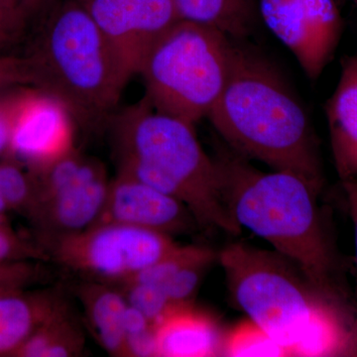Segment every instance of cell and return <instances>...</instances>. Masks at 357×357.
<instances>
[{
  "label": "cell",
  "mask_w": 357,
  "mask_h": 357,
  "mask_svg": "<svg viewBox=\"0 0 357 357\" xmlns=\"http://www.w3.org/2000/svg\"><path fill=\"white\" fill-rule=\"evenodd\" d=\"M218 261L237 306L288 356L314 311L328 300L340 299L314 287L297 265L277 251L231 243L218 252Z\"/></svg>",
  "instance_id": "8992f818"
},
{
  "label": "cell",
  "mask_w": 357,
  "mask_h": 357,
  "mask_svg": "<svg viewBox=\"0 0 357 357\" xmlns=\"http://www.w3.org/2000/svg\"><path fill=\"white\" fill-rule=\"evenodd\" d=\"M43 276L44 272L35 261L0 263V294L26 290Z\"/></svg>",
  "instance_id": "d4e9b609"
},
{
  "label": "cell",
  "mask_w": 357,
  "mask_h": 357,
  "mask_svg": "<svg viewBox=\"0 0 357 357\" xmlns=\"http://www.w3.org/2000/svg\"><path fill=\"white\" fill-rule=\"evenodd\" d=\"M35 174L38 195L28 220L45 250L57 239L98 222L110 185L100 162L74 149Z\"/></svg>",
  "instance_id": "52a82bcc"
},
{
  "label": "cell",
  "mask_w": 357,
  "mask_h": 357,
  "mask_svg": "<svg viewBox=\"0 0 357 357\" xmlns=\"http://www.w3.org/2000/svg\"><path fill=\"white\" fill-rule=\"evenodd\" d=\"M9 213H10V211H9L8 206H6V204L4 203L3 199H2L1 197H0V213L8 215Z\"/></svg>",
  "instance_id": "f546056e"
},
{
  "label": "cell",
  "mask_w": 357,
  "mask_h": 357,
  "mask_svg": "<svg viewBox=\"0 0 357 357\" xmlns=\"http://www.w3.org/2000/svg\"><path fill=\"white\" fill-rule=\"evenodd\" d=\"M28 24L20 0H0V54H13L11 49L20 43Z\"/></svg>",
  "instance_id": "cb8c5ba5"
},
{
  "label": "cell",
  "mask_w": 357,
  "mask_h": 357,
  "mask_svg": "<svg viewBox=\"0 0 357 357\" xmlns=\"http://www.w3.org/2000/svg\"><path fill=\"white\" fill-rule=\"evenodd\" d=\"M38 195L36 174L17 160L6 156L0 159V197L10 213L29 217Z\"/></svg>",
  "instance_id": "ffe728a7"
},
{
  "label": "cell",
  "mask_w": 357,
  "mask_h": 357,
  "mask_svg": "<svg viewBox=\"0 0 357 357\" xmlns=\"http://www.w3.org/2000/svg\"><path fill=\"white\" fill-rule=\"evenodd\" d=\"M11 134L6 156L37 172L74 150V115L43 89L18 86L10 93Z\"/></svg>",
  "instance_id": "9c48e42d"
},
{
  "label": "cell",
  "mask_w": 357,
  "mask_h": 357,
  "mask_svg": "<svg viewBox=\"0 0 357 357\" xmlns=\"http://www.w3.org/2000/svg\"><path fill=\"white\" fill-rule=\"evenodd\" d=\"M49 255L39 243L16 234L10 225H0V263L40 261Z\"/></svg>",
  "instance_id": "603a6c76"
},
{
  "label": "cell",
  "mask_w": 357,
  "mask_h": 357,
  "mask_svg": "<svg viewBox=\"0 0 357 357\" xmlns=\"http://www.w3.org/2000/svg\"><path fill=\"white\" fill-rule=\"evenodd\" d=\"M79 297L100 344L112 356H126L124 314L128 304L122 291L93 282L79 289Z\"/></svg>",
  "instance_id": "e0dca14e"
},
{
  "label": "cell",
  "mask_w": 357,
  "mask_h": 357,
  "mask_svg": "<svg viewBox=\"0 0 357 357\" xmlns=\"http://www.w3.org/2000/svg\"><path fill=\"white\" fill-rule=\"evenodd\" d=\"M338 177L357 184V56L344 59L337 88L326 107Z\"/></svg>",
  "instance_id": "7c38bea8"
},
{
  "label": "cell",
  "mask_w": 357,
  "mask_h": 357,
  "mask_svg": "<svg viewBox=\"0 0 357 357\" xmlns=\"http://www.w3.org/2000/svg\"><path fill=\"white\" fill-rule=\"evenodd\" d=\"M122 287V293L129 306L142 312L154 326L161 323L176 307L183 306L174 305L161 289L150 284L130 281L123 284Z\"/></svg>",
  "instance_id": "7402d4cb"
},
{
  "label": "cell",
  "mask_w": 357,
  "mask_h": 357,
  "mask_svg": "<svg viewBox=\"0 0 357 357\" xmlns=\"http://www.w3.org/2000/svg\"><path fill=\"white\" fill-rule=\"evenodd\" d=\"M178 246L163 232L102 222L57 239L46 251L49 257L73 271L102 283L123 285Z\"/></svg>",
  "instance_id": "ba28073f"
},
{
  "label": "cell",
  "mask_w": 357,
  "mask_h": 357,
  "mask_svg": "<svg viewBox=\"0 0 357 357\" xmlns=\"http://www.w3.org/2000/svg\"><path fill=\"white\" fill-rule=\"evenodd\" d=\"M265 24L292 52L307 77L321 75L312 44V31L318 21L316 0H257Z\"/></svg>",
  "instance_id": "4fadbf2b"
},
{
  "label": "cell",
  "mask_w": 357,
  "mask_h": 357,
  "mask_svg": "<svg viewBox=\"0 0 357 357\" xmlns=\"http://www.w3.org/2000/svg\"><path fill=\"white\" fill-rule=\"evenodd\" d=\"M347 204H349V215H351L354 230V245H356V268L357 274V184L344 183L342 184Z\"/></svg>",
  "instance_id": "83f0119b"
},
{
  "label": "cell",
  "mask_w": 357,
  "mask_h": 357,
  "mask_svg": "<svg viewBox=\"0 0 357 357\" xmlns=\"http://www.w3.org/2000/svg\"><path fill=\"white\" fill-rule=\"evenodd\" d=\"M102 222L124 223L169 236L199 225L191 211L178 199L121 174L110 181L105 208L96 223Z\"/></svg>",
  "instance_id": "8fae6325"
},
{
  "label": "cell",
  "mask_w": 357,
  "mask_h": 357,
  "mask_svg": "<svg viewBox=\"0 0 357 357\" xmlns=\"http://www.w3.org/2000/svg\"><path fill=\"white\" fill-rule=\"evenodd\" d=\"M32 86L29 65L24 56L0 54V91Z\"/></svg>",
  "instance_id": "484cf974"
},
{
  "label": "cell",
  "mask_w": 357,
  "mask_h": 357,
  "mask_svg": "<svg viewBox=\"0 0 357 357\" xmlns=\"http://www.w3.org/2000/svg\"><path fill=\"white\" fill-rule=\"evenodd\" d=\"M27 290L0 294V356H15L30 335L65 305L55 292Z\"/></svg>",
  "instance_id": "2e32d148"
},
{
  "label": "cell",
  "mask_w": 357,
  "mask_h": 357,
  "mask_svg": "<svg viewBox=\"0 0 357 357\" xmlns=\"http://www.w3.org/2000/svg\"><path fill=\"white\" fill-rule=\"evenodd\" d=\"M8 215H4V213H0V225H10L9 223Z\"/></svg>",
  "instance_id": "4dcf8cb0"
},
{
  "label": "cell",
  "mask_w": 357,
  "mask_h": 357,
  "mask_svg": "<svg viewBox=\"0 0 357 357\" xmlns=\"http://www.w3.org/2000/svg\"><path fill=\"white\" fill-rule=\"evenodd\" d=\"M84 338L66 305L37 328L16 352V357H67L79 356Z\"/></svg>",
  "instance_id": "d6986e66"
},
{
  "label": "cell",
  "mask_w": 357,
  "mask_h": 357,
  "mask_svg": "<svg viewBox=\"0 0 357 357\" xmlns=\"http://www.w3.org/2000/svg\"><path fill=\"white\" fill-rule=\"evenodd\" d=\"M351 1L352 2V3L354 4V6H356L357 8V0H351Z\"/></svg>",
  "instance_id": "1f68e13d"
},
{
  "label": "cell",
  "mask_w": 357,
  "mask_h": 357,
  "mask_svg": "<svg viewBox=\"0 0 357 357\" xmlns=\"http://www.w3.org/2000/svg\"><path fill=\"white\" fill-rule=\"evenodd\" d=\"M218 162L236 222L297 265L314 287L344 299L342 264L319 206L321 188L289 171L262 172L236 152Z\"/></svg>",
  "instance_id": "7a4b0ae2"
},
{
  "label": "cell",
  "mask_w": 357,
  "mask_h": 357,
  "mask_svg": "<svg viewBox=\"0 0 357 357\" xmlns=\"http://www.w3.org/2000/svg\"><path fill=\"white\" fill-rule=\"evenodd\" d=\"M13 89L0 91V159L6 157L8 153L9 143H10V93Z\"/></svg>",
  "instance_id": "4316f807"
},
{
  "label": "cell",
  "mask_w": 357,
  "mask_h": 357,
  "mask_svg": "<svg viewBox=\"0 0 357 357\" xmlns=\"http://www.w3.org/2000/svg\"><path fill=\"white\" fill-rule=\"evenodd\" d=\"M114 139L119 174L178 199L202 227L241 234L223 199L218 162L204 152L194 124L144 98L114 117Z\"/></svg>",
  "instance_id": "3957f363"
},
{
  "label": "cell",
  "mask_w": 357,
  "mask_h": 357,
  "mask_svg": "<svg viewBox=\"0 0 357 357\" xmlns=\"http://www.w3.org/2000/svg\"><path fill=\"white\" fill-rule=\"evenodd\" d=\"M51 0H20L21 8L28 22L31 21L34 16L41 13L42 10L50 3Z\"/></svg>",
  "instance_id": "f1b7e54d"
},
{
  "label": "cell",
  "mask_w": 357,
  "mask_h": 357,
  "mask_svg": "<svg viewBox=\"0 0 357 357\" xmlns=\"http://www.w3.org/2000/svg\"><path fill=\"white\" fill-rule=\"evenodd\" d=\"M218 255V252L213 249L203 246L178 245L172 252L142 270L128 282L156 286L177 306L191 304L204 274L217 261Z\"/></svg>",
  "instance_id": "9a60e30c"
},
{
  "label": "cell",
  "mask_w": 357,
  "mask_h": 357,
  "mask_svg": "<svg viewBox=\"0 0 357 357\" xmlns=\"http://www.w3.org/2000/svg\"><path fill=\"white\" fill-rule=\"evenodd\" d=\"M208 119L236 153L323 187L306 110L278 70L255 52L234 44L227 83Z\"/></svg>",
  "instance_id": "6da1fadb"
},
{
  "label": "cell",
  "mask_w": 357,
  "mask_h": 357,
  "mask_svg": "<svg viewBox=\"0 0 357 357\" xmlns=\"http://www.w3.org/2000/svg\"><path fill=\"white\" fill-rule=\"evenodd\" d=\"M114 48L128 75L139 73L145 56L181 20L175 0H77Z\"/></svg>",
  "instance_id": "30bf717a"
},
{
  "label": "cell",
  "mask_w": 357,
  "mask_h": 357,
  "mask_svg": "<svg viewBox=\"0 0 357 357\" xmlns=\"http://www.w3.org/2000/svg\"><path fill=\"white\" fill-rule=\"evenodd\" d=\"M23 56L32 86L62 100L86 124L110 116L131 77L77 0H67L51 13Z\"/></svg>",
  "instance_id": "277c9868"
},
{
  "label": "cell",
  "mask_w": 357,
  "mask_h": 357,
  "mask_svg": "<svg viewBox=\"0 0 357 357\" xmlns=\"http://www.w3.org/2000/svg\"><path fill=\"white\" fill-rule=\"evenodd\" d=\"M220 356H288L279 342L249 319L223 335Z\"/></svg>",
  "instance_id": "44dd1931"
},
{
  "label": "cell",
  "mask_w": 357,
  "mask_h": 357,
  "mask_svg": "<svg viewBox=\"0 0 357 357\" xmlns=\"http://www.w3.org/2000/svg\"><path fill=\"white\" fill-rule=\"evenodd\" d=\"M181 20L215 28L231 40L244 38L255 25L257 0H175Z\"/></svg>",
  "instance_id": "ac0fdd59"
},
{
  "label": "cell",
  "mask_w": 357,
  "mask_h": 357,
  "mask_svg": "<svg viewBox=\"0 0 357 357\" xmlns=\"http://www.w3.org/2000/svg\"><path fill=\"white\" fill-rule=\"evenodd\" d=\"M156 330V356H220L223 335L217 321L192 304L176 307Z\"/></svg>",
  "instance_id": "5bb4252c"
},
{
  "label": "cell",
  "mask_w": 357,
  "mask_h": 357,
  "mask_svg": "<svg viewBox=\"0 0 357 357\" xmlns=\"http://www.w3.org/2000/svg\"><path fill=\"white\" fill-rule=\"evenodd\" d=\"M234 40L178 20L148 51L139 73L153 109L195 124L208 117L229 77Z\"/></svg>",
  "instance_id": "5b68a950"
}]
</instances>
